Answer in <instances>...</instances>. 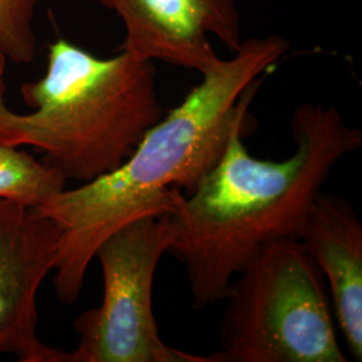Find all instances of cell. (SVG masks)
Returning <instances> with one entry per match:
<instances>
[{
  "mask_svg": "<svg viewBox=\"0 0 362 362\" xmlns=\"http://www.w3.org/2000/svg\"><path fill=\"white\" fill-rule=\"evenodd\" d=\"M122 19L124 52L199 71L219 65L209 37L235 52L240 43L236 0H90Z\"/></svg>",
  "mask_w": 362,
  "mask_h": 362,
  "instance_id": "7",
  "label": "cell"
},
{
  "mask_svg": "<svg viewBox=\"0 0 362 362\" xmlns=\"http://www.w3.org/2000/svg\"><path fill=\"white\" fill-rule=\"evenodd\" d=\"M4 62H6V55L0 49V91H3V71H4Z\"/></svg>",
  "mask_w": 362,
  "mask_h": 362,
  "instance_id": "11",
  "label": "cell"
},
{
  "mask_svg": "<svg viewBox=\"0 0 362 362\" xmlns=\"http://www.w3.org/2000/svg\"><path fill=\"white\" fill-rule=\"evenodd\" d=\"M299 240L327 279L350 356L362 360V224L349 200L320 192Z\"/></svg>",
  "mask_w": 362,
  "mask_h": 362,
  "instance_id": "8",
  "label": "cell"
},
{
  "mask_svg": "<svg viewBox=\"0 0 362 362\" xmlns=\"http://www.w3.org/2000/svg\"><path fill=\"white\" fill-rule=\"evenodd\" d=\"M236 130L192 194L175 188L168 252L187 267L194 309L227 297L233 276L267 243L299 239L332 169L362 145L334 106L303 104L291 117L296 152L284 161L247 152Z\"/></svg>",
  "mask_w": 362,
  "mask_h": 362,
  "instance_id": "2",
  "label": "cell"
},
{
  "mask_svg": "<svg viewBox=\"0 0 362 362\" xmlns=\"http://www.w3.org/2000/svg\"><path fill=\"white\" fill-rule=\"evenodd\" d=\"M21 94L31 113L10 110L0 91V143L45 152L66 180L118 168L165 115L153 61L124 50L103 59L65 39L50 45L46 74Z\"/></svg>",
  "mask_w": 362,
  "mask_h": 362,
  "instance_id": "3",
  "label": "cell"
},
{
  "mask_svg": "<svg viewBox=\"0 0 362 362\" xmlns=\"http://www.w3.org/2000/svg\"><path fill=\"white\" fill-rule=\"evenodd\" d=\"M169 215H149L109 235L97 248L104 274L98 308L74 321L77 349L67 362H216L167 345L158 333L152 290L156 269L172 243Z\"/></svg>",
  "mask_w": 362,
  "mask_h": 362,
  "instance_id": "5",
  "label": "cell"
},
{
  "mask_svg": "<svg viewBox=\"0 0 362 362\" xmlns=\"http://www.w3.org/2000/svg\"><path fill=\"white\" fill-rule=\"evenodd\" d=\"M39 0H0V49L15 64H30L37 50L34 15Z\"/></svg>",
  "mask_w": 362,
  "mask_h": 362,
  "instance_id": "10",
  "label": "cell"
},
{
  "mask_svg": "<svg viewBox=\"0 0 362 362\" xmlns=\"http://www.w3.org/2000/svg\"><path fill=\"white\" fill-rule=\"evenodd\" d=\"M65 176L18 146L0 143V199L39 207L65 189Z\"/></svg>",
  "mask_w": 362,
  "mask_h": 362,
  "instance_id": "9",
  "label": "cell"
},
{
  "mask_svg": "<svg viewBox=\"0 0 362 362\" xmlns=\"http://www.w3.org/2000/svg\"><path fill=\"white\" fill-rule=\"evenodd\" d=\"M231 282L216 362H348L324 274L299 239L262 247Z\"/></svg>",
  "mask_w": 362,
  "mask_h": 362,
  "instance_id": "4",
  "label": "cell"
},
{
  "mask_svg": "<svg viewBox=\"0 0 362 362\" xmlns=\"http://www.w3.org/2000/svg\"><path fill=\"white\" fill-rule=\"evenodd\" d=\"M59 228L31 208L0 199V353L21 362H67L37 334V296L54 270Z\"/></svg>",
  "mask_w": 362,
  "mask_h": 362,
  "instance_id": "6",
  "label": "cell"
},
{
  "mask_svg": "<svg viewBox=\"0 0 362 362\" xmlns=\"http://www.w3.org/2000/svg\"><path fill=\"white\" fill-rule=\"evenodd\" d=\"M288 49L290 42L278 35L242 40L230 59L203 74L184 101L146 132L118 168L34 208L59 228L54 282L62 303L77 300L109 235L149 215H170L175 188L192 194L233 132H250L248 109L260 76Z\"/></svg>",
  "mask_w": 362,
  "mask_h": 362,
  "instance_id": "1",
  "label": "cell"
}]
</instances>
